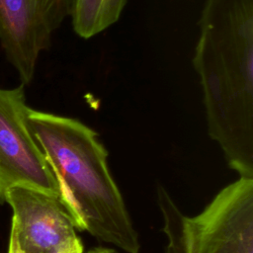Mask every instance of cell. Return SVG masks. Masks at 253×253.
<instances>
[{
  "mask_svg": "<svg viewBox=\"0 0 253 253\" xmlns=\"http://www.w3.org/2000/svg\"><path fill=\"white\" fill-rule=\"evenodd\" d=\"M193 67L208 133L239 178L253 179V0H206Z\"/></svg>",
  "mask_w": 253,
  "mask_h": 253,
  "instance_id": "obj_1",
  "label": "cell"
},
{
  "mask_svg": "<svg viewBox=\"0 0 253 253\" xmlns=\"http://www.w3.org/2000/svg\"><path fill=\"white\" fill-rule=\"evenodd\" d=\"M29 127L51 168L76 229L139 253L140 242L96 130L75 118L29 108Z\"/></svg>",
  "mask_w": 253,
  "mask_h": 253,
  "instance_id": "obj_2",
  "label": "cell"
},
{
  "mask_svg": "<svg viewBox=\"0 0 253 253\" xmlns=\"http://www.w3.org/2000/svg\"><path fill=\"white\" fill-rule=\"evenodd\" d=\"M156 192L166 253H253V179L238 178L225 186L193 216L163 186Z\"/></svg>",
  "mask_w": 253,
  "mask_h": 253,
  "instance_id": "obj_3",
  "label": "cell"
},
{
  "mask_svg": "<svg viewBox=\"0 0 253 253\" xmlns=\"http://www.w3.org/2000/svg\"><path fill=\"white\" fill-rule=\"evenodd\" d=\"M29 108L25 85L0 88V204L17 186L60 198L57 180L29 127Z\"/></svg>",
  "mask_w": 253,
  "mask_h": 253,
  "instance_id": "obj_4",
  "label": "cell"
},
{
  "mask_svg": "<svg viewBox=\"0 0 253 253\" xmlns=\"http://www.w3.org/2000/svg\"><path fill=\"white\" fill-rule=\"evenodd\" d=\"M70 11L71 0H0V42L21 84L32 82L41 53Z\"/></svg>",
  "mask_w": 253,
  "mask_h": 253,
  "instance_id": "obj_5",
  "label": "cell"
},
{
  "mask_svg": "<svg viewBox=\"0 0 253 253\" xmlns=\"http://www.w3.org/2000/svg\"><path fill=\"white\" fill-rule=\"evenodd\" d=\"M6 203L12 210L9 241L23 253H60L82 242L58 196L17 186L7 192Z\"/></svg>",
  "mask_w": 253,
  "mask_h": 253,
  "instance_id": "obj_6",
  "label": "cell"
},
{
  "mask_svg": "<svg viewBox=\"0 0 253 253\" xmlns=\"http://www.w3.org/2000/svg\"><path fill=\"white\" fill-rule=\"evenodd\" d=\"M127 0H71L70 19L75 34L91 39L117 23Z\"/></svg>",
  "mask_w": 253,
  "mask_h": 253,
  "instance_id": "obj_7",
  "label": "cell"
},
{
  "mask_svg": "<svg viewBox=\"0 0 253 253\" xmlns=\"http://www.w3.org/2000/svg\"><path fill=\"white\" fill-rule=\"evenodd\" d=\"M83 250H84V246H83V243H79L78 245L66 250V251H63V252H60V253H83ZM8 253H23L19 248L18 246L12 242V241H9V245H8Z\"/></svg>",
  "mask_w": 253,
  "mask_h": 253,
  "instance_id": "obj_8",
  "label": "cell"
},
{
  "mask_svg": "<svg viewBox=\"0 0 253 253\" xmlns=\"http://www.w3.org/2000/svg\"><path fill=\"white\" fill-rule=\"evenodd\" d=\"M88 253H118L115 249L109 247H94L88 251Z\"/></svg>",
  "mask_w": 253,
  "mask_h": 253,
  "instance_id": "obj_9",
  "label": "cell"
}]
</instances>
